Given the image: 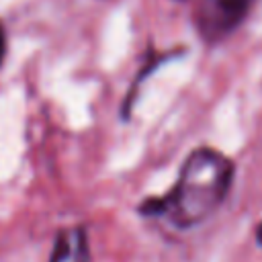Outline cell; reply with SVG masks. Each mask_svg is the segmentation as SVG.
Returning a JSON list of instances; mask_svg holds the SVG:
<instances>
[{
    "instance_id": "obj_1",
    "label": "cell",
    "mask_w": 262,
    "mask_h": 262,
    "mask_svg": "<svg viewBox=\"0 0 262 262\" xmlns=\"http://www.w3.org/2000/svg\"><path fill=\"white\" fill-rule=\"evenodd\" d=\"M233 162L213 149H192L180 166L178 178L166 194L141 201L137 211L145 217L164 219L176 229L205 223L225 201L233 182Z\"/></svg>"
},
{
    "instance_id": "obj_4",
    "label": "cell",
    "mask_w": 262,
    "mask_h": 262,
    "mask_svg": "<svg viewBox=\"0 0 262 262\" xmlns=\"http://www.w3.org/2000/svg\"><path fill=\"white\" fill-rule=\"evenodd\" d=\"M168 59V55H164V53H158V55H151V59H149V63H145V68L139 72L141 76H137V80L133 82V86L129 88V94H127V98H125V104H123V117H129V111H131V104H133V100H135V94H137V88H139V84H141V80L145 78V74H151L156 68H158V63H162V61H166Z\"/></svg>"
},
{
    "instance_id": "obj_3",
    "label": "cell",
    "mask_w": 262,
    "mask_h": 262,
    "mask_svg": "<svg viewBox=\"0 0 262 262\" xmlns=\"http://www.w3.org/2000/svg\"><path fill=\"white\" fill-rule=\"evenodd\" d=\"M49 262H90L88 235L82 225L66 227L57 233Z\"/></svg>"
},
{
    "instance_id": "obj_2",
    "label": "cell",
    "mask_w": 262,
    "mask_h": 262,
    "mask_svg": "<svg viewBox=\"0 0 262 262\" xmlns=\"http://www.w3.org/2000/svg\"><path fill=\"white\" fill-rule=\"evenodd\" d=\"M252 4L254 0H194V31L207 45H217L242 27Z\"/></svg>"
},
{
    "instance_id": "obj_6",
    "label": "cell",
    "mask_w": 262,
    "mask_h": 262,
    "mask_svg": "<svg viewBox=\"0 0 262 262\" xmlns=\"http://www.w3.org/2000/svg\"><path fill=\"white\" fill-rule=\"evenodd\" d=\"M254 235H256V244H258V246H262V221L258 223V227H256V233H254Z\"/></svg>"
},
{
    "instance_id": "obj_5",
    "label": "cell",
    "mask_w": 262,
    "mask_h": 262,
    "mask_svg": "<svg viewBox=\"0 0 262 262\" xmlns=\"http://www.w3.org/2000/svg\"><path fill=\"white\" fill-rule=\"evenodd\" d=\"M4 57H6V31H4V27L0 23V68L4 63Z\"/></svg>"
}]
</instances>
